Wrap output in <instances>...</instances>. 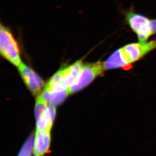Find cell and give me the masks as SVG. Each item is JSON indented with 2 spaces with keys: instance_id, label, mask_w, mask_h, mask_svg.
I'll return each instance as SVG.
<instances>
[{
  "instance_id": "cell-1",
  "label": "cell",
  "mask_w": 156,
  "mask_h": 156,
  "mask_svg": "<svg viewBox=\"0 0 156 156\" xmlns=\"http://www.w3.org/2000/svg\"><path fill=\"white\" fill-rule=\"evenodd\" d=\"M156 49V39L146 42L130 43L115 51L103 62L105 70L125 68Z\"/></svg>"
},
{
  "instance_id": "cell-2",
  "label": "cell",
  "mask_w": 156,
  "mask_h": 156,
  "mask_svg": "<svg viewBox=\"0 0 156 156\" xmlns=\"http://www.w3.org/2000/svg\"><path fill=\"white\" fill-rule=\"evenodd\" d=\"M125 19L140 42L147 41L156 34V19H150L133 11L125 13Z\"/></svg>"
},
{
  "instance_id": "cell-3",
  "label": "cell",
  "mask_w": 156,
  "mask_h": 156,
  "mask_svg": "<svg viewBox=\"0 0 156 156\" xmlns=\"http://www.w3.org/2000/svg\"><path fill=\"white\" fill-rule=\"evenodd\" d=\"M0 53L4 58L17 67L22 63L19 46L12 33L1 23Z\"/></svg>"
},
{
  "instance_id": "cell-4",
  "label": "cell",
  "mask_w": 156,
  "mask_h": 156,
  "mask_svg": "<svg viewBox=\"0 0 156 156\" xmlns=\"http://www.w3.org/2000/svg\"><path fill=\"white\" fill-rule=\"evenodd\" d=\"M105 71L103 62L83 63L80 74L75 82L68 88L70 94L77 93L91 83Z\"/></svg>"
},
{
  "instance_id": "cell-5",
  "label": "cell",
  "mask_w": 156,
  "mask_h": 156,
  "mask_svg": "<svg viewBox=\"0 0 156 156\" xmlns=\"http://www.w3.org/2000/svg\"><path fill=\"white\" fill-rule=\"evenodd\" d=\"M18 68L23 81L31 94L37 97L41 94L45 87L44 81L41 77L34 70L23 63Z\"/></svg>"
},
{
  "instance_id": "cell-6",
  "label": "cell",
  "mask_w": 156,
  "mask_h": 156,
  "mask_svg": "<svg viewBox=\"0 0 156 156\" xmlns=\"http://www.w3.org/2000/svg\"><path fill=\"white\" fill-rule=\"evenodd\" d=\"M51 131L36 129L34 144V156H44L50 147Z\"/></svg>"
},
{
  "instance_id": "cell-7",
  "label": "cell",
  "mask_w": 156,
  "mask_h": 156,
  "mask_svg": "<svg viewBox=\"0 0 156 156\" xmlns=\"http://www.w3.org/2000/svg\"><path fill=\"white\" fill-rule=\"evenodd\" d=\"M83 64L81 60H78L68 66L60 69L64 85L67 89L69 88L76 80Z\"/></svg>"
},
{
  "instance_id": "cell-8",
  "label": "cell",
  "mask_w": 156,
  "mask_h": 156,
  "mask_svg": "<svg viewBox=\"0 0 156 156\" xmlns=\"http://www.w3.org/2000/svg\"><path fill=\"white\" fill-rule=\"evenodd\" d=\"M56 115V107L49 105L39 119L36 121V129L48 130L51 131Z\"/></svg>"
},
{
  "instance_id": "cell-9",
  "label": "cell",
  "mask_w": 156,
  "mask_h": 156,
  "mask_svg": "<svg viewBox=\"0 0 156 156\" xmlns=\"http://www.w3.org/2000/svg\"><path fill=\"white\" fill-rule=\"evenodd\" d=\"M42 94L49 105L56 107L62 103L69 95L70 93L68 89L55 93H50L44 90Z\"/></svg>"
},
{
  "instance_id": "cell-10",
  "label": "cell",
  "mask_w": 156,
  "mask_h": 156,
  "mask_svg": "<svg viewBox=\"0 0 156 156\" xmlns=\"http://www.w3.org/2000/svg\"><path fill=\"white\" fill-rule=\"evenodd\" d=\"M48 103L47 101L43 97L42 94L37 96L34 107V117L36 121L39 119L40 117L41 116L44 111L48 107Z\"/></svg>"
},
{
  "instance_id": "cell-11",
  "label": "cell",
  "mask_w": 156,
  "mask_h": 156,
  "mask_svg": "<svg viewBox=\"0 0 156 156\" xmlns=\"http://www.w3.org/2000/svg\"><path fill=\"white\" fill-rule=\"evenodd\" d=\"M34 136L31 134L24 143L17 156H32L34 155Z\"/></svg>"
}]
</instances>
